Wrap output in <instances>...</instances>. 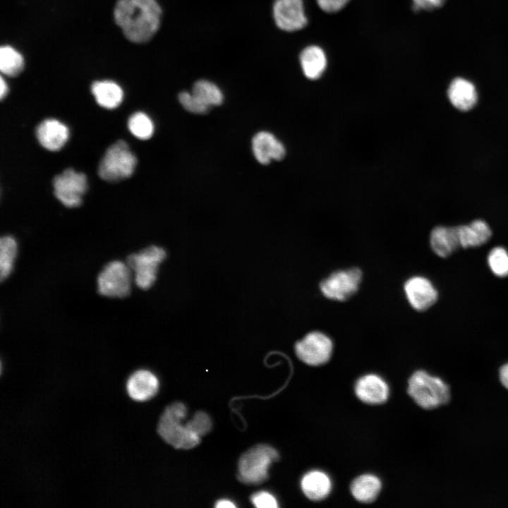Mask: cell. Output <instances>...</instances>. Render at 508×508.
<instances>
[{
	"instance_id": "6da1fadb",
	"label": "cell",
	"mask_w": 508,
	"mask_h": 508,
	"mask_svg": "<svg viewBox=\"0 0 508 508\" xmlns=\"http://www.w3.org/2000/svg\"><path fill=\"white\" fill-rule=\"evenodd\" d=\"M114 16L128 40L145 43L159 30L162 8L156 0H118Z\"/></svg>"
},
{
	"instance_id": "7a4b0ae2",
	"label": "cell",
	"mask_w": 508,
	"mask_h": 508,
	"mask_svg": "<svg viewBox=\"0 0 508 508\" xmlns=\"http://www.w3.org/2000/svg\"><path fill=\"white\" fill-rule=\"evenodd\" d=\"M186 407L181 402L167 406L161 416L157 431L162 438L177 449H190L199 444L200 437L191 431L182 420L186 415Z\"/></svg>"
},
{
	"instance_id": "3957f363",
	"label": "cell",
	"mask_w": 508,
	"mask_h": 508,
	"mask_svg": "<svg viewBox=\"0 0 508 508\" xmlns=\"http://www.w3.org/2000/svg\"><path fill=\"white\" fill-rule=\"evenodd\" d=\"M408 393L418 405L425 409L445 404L450 398L448 385L424 370H418L411 376Z\"/></svg>"
},
{
	"instance_id": "277c9868",
	"label": "cell",
	"mask_w": 508,
	"mask_h": 508,
	"mask_svg": "<svg viewBox=\"0 0 508 508\" xmlns=\"http://www.w3.org/2000/svg\"><path fill=\"white\" fill-rule=\"evenodd\" d=\"M136 164V157L128 145L118 140L106 150L98 166V174L104 181H119L132 175Z\"/></svg>"
},
{
	"instance_id": "5b68a950",
	"label": "cell",
	"mask_w": 508,
	"mask_h": 508,
	"mask_svg": "<svg viewBox=\"0 0 508 508\" xmlns=\"http://www.w3.org/2000/svg\"><path fill=\"white\" fill-rule=\"evenodd\" d=\"M279 457L277 451L271 446L260 445L252 447L239 459L238 479L250 485L264 482L267 478L270 465Z\"/></svg>"
},
{
	"instance_id": "8992f818",
	"label": "cell",
	"mask_w": 508,
	"mask_h": 508,
	"mask_svg": "<svg viewBox=\"0 0 508 508\" xmlns=\"http://www.w3.org/2000/svg\"><path fill=\"white\" fill-rule=\"evenodd\" d=\"M165 250L151 246L128 256L126 263L134 272L136 285L142 289L150 288L157 279L158 266L165 259Z\"/></svg>"
},
{
	"instance_id": "52a82bcc",
	"label": "cell",
	"mask_w": 508,
	"mask_h": 508,
	"mask_svg": "<svg viewBox=\"0 0 508 508\" xmlns=\"http://www.w3.org/2000/svg\"><path fill=\"white\" fill-rule=\"evenodd\" d=\"M127 263L114 260L107 264L97 277V290L107 297L123 298L131 291L132 274Z\"/></svg>"
},
{
	"instance_id": "ba28073f",
	"label": "cell",
	"mask_w": 508,
	"mask_h": 508,
	"mask_svg": "<svg viewBox=\"0 0 508 508\" xmlns=\"http://www.w3.org/2000/svg\"><path fill=\"white\" fill-rule=\"evenodd\" d=\"M362 279V272L357 267L339 270L324 279L320 289L327 298L344 301L358 291Z\"/></svg>"
},
{
	"instance_id": "9c48e42d",
	"label": "cell",
	"mask_w": 508,
	"mask_h": 508,
	"mask_svg": "<svg viewBox=\"0 0 508 508\" xmlns=\"http://www.w3.org/2000/svg\"><path fill=\"white\" fill-rule=\"evenodd\" d=\"M54 193L66 207H75L82 202L87 188L86 176L73 169H66L53 179Z\"/></svg>"
},
{
	"instance_id": "30bf717a",
	"label": "cell",
	"mask_w": 508,
	"mask_h": 508,
	"mask_svg": "<svg viewBox=\"0 0 508 508\" xmlns=\"http://www.w3.org/2000/svg\"><path fill=\"white\" fill-rule=\"evenodd\" d=\"M333 344L322 332L314 331L307 334L295 345L297 357L310 365H320L327 363L332 353Z\"/></svg>"
},
{
	"instance_id": "8fae6325",
	"label": "cell",
	"mask_w": 508,
	"mask_h": 508,
	"mask_svg": "<svg viewBox=\"0 0 508 508\" xmlns=\"http://www.w3.org/2000/svg\"><path fill=\"white\" fill-rule=\"evenodd\" d=\"M272 16L276 25L285 32L300 30L308 24L303 0H274Z\"/></svg>"
},
{
	"instance_id": "7c38bea8",
	"label": "cell",
	"mask_w": 508,
	"mask_h": 508,
	"mask_svg": "<svg viewBox=\"0 0 508 508\" xmlns=\"http://www.w3.org/2000/svg\"><path fill=\"white\" fill-rule=\"evenodd\" d=\"M406 298L415 310L423 311L432 306L437 299V292L432 283L423 277L409 279L404 286Z\"/></svg>"
},
{
	"instance_id": "4fadbf2b",
	"label": "cell",
	"mask_w": 508,
	"mask_h": 508,
	"mask_svg": "<svg viewBox=\"0 0 508 508\" xmlns=\"http://www.w3.org/2000/svg\"><path fill=\"white\" fill-rule=\"evenodd\" d=\"M68 127L54 119L42 121L36 128V137L40 144L49 151L61 149L68 139Z\"/></svg>"
},
{
	"instance_id": "5bb4252c",
	"label": "cell",
	"mask_w": 508,
	"mask_h": 508,
	"mask_svg": "<svg viewBox=\"0 0 508 508\" xmlns=\"http://www.w3.org/2000/svg\"><path fill=\"white\" fill-rule=\"evenodd\" d=\"M252 150L255 159L262 164H268L272 160H281L286 154L284 145L267 131H260L254 135Z\"/></svg>"
},
{
	"instance_id": "9a60e30c",
	"label": "cell",
	"mask_w": 508,
	"mask_h": 508,
	"mask_svg": "<svg viewBox=\"0 0 508 508\" xmlns=\"http://www.w3.org/2000/svg\"><path fill=\"white\" fill-rule=\"evenodd\" d=\"M355 392L358 398L366 404H380L388 399L389 387L381 377L368 374L357 380Z\"/></svg>"
},
{
	"instance_id": "2e32d148",
	"label": "cell",
	"mask_w": 508,
	"mask_h": 508,
	"mask_svg": "<svg viewBox=\"0 0 508 508\" xmlns=\"http://www.w3.org/2000/svg\"><path fill=\"white\" fill-rule=\"evenodd\" d=\"M159 389L157 377L150 371L139 370L128 379L126 390L129 397L138 401H147L153 397Z\"/></svg>"
},
{
	"instance_id": "e0dca14e",
	"label": "cell",
	"mask_w": 508,
	"mask_h": 508,
	"mask_svg": "<svg viewBox=\"0 0 508 508\" xmlns=\"http://www.w3.org/2000/svg\"><path fill=\"white\" fill-rule=\"evenodd\" d=\"M447 95L452 104L463 111L472 109L478 99L474 85L460 77L452 80L447 90Z\"/></svg>"
},
{
	"instance_id": "ac0fdd59",
	"label": "cell",
	"mask_w": 508,
	"mask_h": 508,
	"mask_svg": "<svg viewBox=\"0 0 508 508\" xmlns=\"http://www.w3.org/2000/svg\"><path fill=\"white\" fill-rule=\"evenodd\" d=\"M299 61L304 75L310 80L320 78L327 66V55L318 45L305 47L299 55Z\"/></svg>"
},
{
	"instance_id": "d6986e66",
	"label": "cell",
	"mask_w": 508,
	"mask_h": 508,
	"mask_svg": "<svg viewBox=\"0 0 508 508\" xmlns=\"http://www.w3.org/2000/svg\"><path fill=\"white\" fill-rule=\"evenodd\" d=\"M430 242L435 253L442 258L448 257L461 246L456 226L434 228L430 234Z\"/></svg>"
},
{
	"instance_id": "ffe728a7",
	"label": "cell",
	"mask_w": 508,
	"mask_h": 508,
	"mask_svg": "<svg viewBox=\"0 0 508 508\" xmlns=\"http://www.w3.org/2000/svg\"><path fill=\"white\" fill-rule=\"evenodd\" d=\"M301 486L304 495L310 500H323L329 494L332 483L329 476L320 471H311L301 479Z\"/></svg>"
},
{
	"instance_id": "44dd1931",
	"label": "cell",
	"mask_w": 508,
	"mask_h": 508,
	"mask_svg": "<svg viewBox=\"0 0 508 508\" xmlns=\"http://www.w3.org/2000/svg\"><path fill=\"white\" fill-rule=\"evenodd\" d=\"M456 229L460 245L463 248L480 246L485 243L492 236L489 225L481 219L456 226Z\"/></svg>"
},
{
	"instance_id": "7402d4cb",
	"label": "cell",
	"mask_w": 508,
	"mask_h": 508,
	"mask_svg": "<svg viewBox=\"0 0 508 508\" xmlns=\"http://www.w3.org/2000/svg\"><path fill=\"white\" fill-rule=\"evenodd\" d=\"M91 90L98 104L106 109H114L122 102L123 92L121 87L111 80L97 81Z\"/></svg>"
},
{
	"instance_id": "603a6c76",
	"label": "cell",
	"mask_w": 508,
	"mask_h": 508,
	"mask_svg": "<svg viewBox=\"0 0 508 508\" xmlns=\"http://www.w3.org/2000/svg\"><path fill=\"white\" fill-rule=\"evenodd\" d=\"M380 480L372 474L359 476L351 485V492L358 502L369 503L373 502L380 492Z\"/></svg>"
},
{
	"instance_id": "cb8c5ba5",
	"label": "cell",
	"mask_w": 508,
	"mask_h": 508,
	"mask_svg": "<svg viewBox=\"0 0 508 508\" xmlns=\"http://www.w3.org/2000/svg\"><path fill=\"white\" fill-rule=\"evenodd\" d=\"M17 242L11 236H5L0 240V277L6 279L11 274L17 255Z\"/></svg>"
},
{
	"instance_id": "d4e9b609",
	"label": "cell",
	"mask_w": 508,
	"mask_h": 508,
	"mask_svg": "<svg viewBox=\"0 0 508 508\" xmlns=\"http://www.w3.org/2000/svg\"><path fill=\"white\" fill-rule=\"evenodd\" d=\"M24 61L22 55L10 46H2L0 49V70L2 73L17 76L23 69Z\"/></svg>"
},
{
	"instance_id": "484cf974",
	"label": "cell",
	"mask_w": 508,
	"mask_h": 508,
	"mask_svg": "<svg viewBox=\"0 0 508 508\" xmlns=\"http://www.w3.org/2000/svg\"><path fill=\"white\" fill-rule=\"evenodd\" d=\"M192 92L209 107L220 105L224 99L221 89L214 83L202 79L193 86Z\"/></svg>"
},
{
	"instance_id": "4316f807",
	"label": "cell",
	"mask_w": 508,
	"mask_h": 508,
	"mask_svg": "<svg viewBox=\"0 0 508 508\" xmlns=\"http://www.w3.org/2000/svg\"><path fill=\"white\" fill-rule=\"evenodd\" d=\"M128 127L130 132L140 140H147L154 133L152 121L141 111L135 112L129 117Z\"/></svg>"
},
{
	"instance_id": "83f0119b",
	"label": "cell",
	"mask_w": 508,
	"mask_h": 508,
	"mask_svg": "<svg viewBox=\"0 0 508 508\" xmlns=\"http://www.w3.org/2000/svg\"><path fill=\"white\" fill-rule=\"evenodd\" d=\"M488 265L497 277L508 276V253L502 247H495L488 257Z\"/></svg>"
},
{
	"instance_id": "f1b7e54d",
	"label": "cell",
	"mask_w": 508,
	"mask_h": 508,
	"mask_svg": "<svg viewBox=\"0 0 508 508\" xmlns=\"http://www.w3.org/2000/svg\"><path fill=\"white\" fill-rule=\"evenodd\" d=\"M179 100L185 109L194 114H205L210 107L192 92H181Z\"/></svg>"
},
{
	"instance_id": "f546056e",
	"label": "cell",
	"mask_w": 508,
	"mask_h": 508,
	"mask_svg": "<svg viewBox=\"0 0 508 508\" xmlns=\"http://www.w3.org/2000/svg\"><path fill=\"white\" fill-rule=\"evenodd\" d=\"M186 425L191 431L201 437L206 435L211 430L212 421L206 413L198 411L186 423Z\"/></svg>"
},
{
	"instance_id": "4dcf8cb0",
	"label": "cell",
	"mask_w": 508,
	"mask_h": 508,
	"mask_svg": "<svg viewBox=\"0 0 508 508\" xmlns=\"http://www.w3.org/2000/svg\"><path fill=\"white\" fill-rule=\"evenodd\" d=\"M251 501L258 508H276L278 507L276 498L265 491L255 493L251 497Z\"/></svg>"
},
{
	"instance_id": "1f68e13d",
	"label": "cell",
	"mask_w": 508,
	"mask_h": 508,
	"mask_svg": "<svg viewBox=\"0 0 508 508\" xmlns=\"http://www.w3.org/2000/svg\"><path fill=\"white\" fill-rule=\"evenodd\" d=\"M318 6L323 11L334 13L344 8L350 0H316Z\"/></svg>"
},
{
	"instance_id": "d6a6232c",
	"label": "cell",
	"mask_w": 508,
	"mask_h": 508,
	"mask_svg": "<svg viewBox=\"0 0 508 508\" xmlns=\"http://www.w3.org/2000/svg\"><path fill=\"white\" fill-rule=\"evenodd\" d=\"M446 0H413V8L416 11L421 10L433 11L442 7Z\"/></svg>"
},
{
	"instance_id": "836d02e7",
	"label": "cell",
	"mask_w": 508,
	"mask_h": 508,
	"mask_svg": "<svg viewBox=\"0 0 508 508\" xmlns=\"http://www.w3.org/2000/svg\"><path fill=\"white\" fill-rule=\"evenodd\" d=\"M500 379L502 384L508 389V363L504 365L500 370Z\"/></svg>"
},
{
	"instance_id": "e575fe53",
	"label": "cell",
	"mask_w": 508,
	"mask_h": 508,
	"mask_svg": "<svg viewBox=\"0 0 508 508\" xmlns=\"http://www.w3.org/2000/svg\"><path fill=\"white\" fill-rule=\"evenodd\" d=\"M215 507L218 508H234L236 507V505L229 500H221L216 503Z\"/></svg>"
},
{
	"instance_id": "d590c367",
	"label": "cell",
	"mask_w": 508,
	"mask_h": 508,
	"mask_svg": "<svg viewBox=\"0 0 508 508\" xmlns=\"http://www.w3.org/2000/svg\"><path fill=\"white\" fill-rule=\"evenodd\" d=\"M0 85V95L1 98L3 99L6 95L8 89L6 81L2 77L1 78Z\"/></svg>"
}]
</instances>
